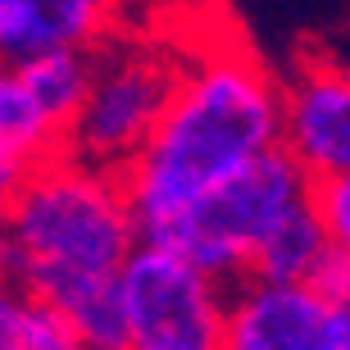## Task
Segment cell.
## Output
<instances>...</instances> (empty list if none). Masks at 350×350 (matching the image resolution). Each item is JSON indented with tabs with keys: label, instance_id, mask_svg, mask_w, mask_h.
Returning a JSON list of instances; mask_svg holds the SVG:
<instances>
[{
	"label": "cell",
	"instance_id": "4",
	"mask_svg": "<svg viewBox=\"0 0 350 350\" xmlns=\"http://www.w3.org/2000/svg\"><path fill=\"white\" fill-rule=\"evenodd\" d=\"M178 78L182 59L159 46H137V41L96 46V78L68 132V155L96 169L123 173L159 128Z\"/></svg>",
	"mask_w": 350,
	"mask_h": 350
},
{
	"label": "cell",
	"instance_id": "11",
	"mask_svg": "<svg viewBox=\"0 0 350 350\" xmlns=\"http://www.w3.org/2000/svg\"><path fill=\"white\" fill-rule=\"evenodd\" d=\"M0 350H87L78 323L55 300L5 286L0 300Z\"/></svg>",
	"mask_w": 350,
	"mask_h": 350
},
{
	"label": "cell",
	"instance_id": "1",
	"mask_svg": "<svg viewBox=\"0 0 350 350\" xmlns=\"http://www.w3.org/2000/svg\"><path fill=\"white\" fill-rule=\"evenodd\" d=\"M282 118L286 87L273 82L246 46H214L182 59L178 91L159 128L123 169L142 237L282 146Z\"/></svg>",
	"mask_w": 350,
	"mask_h": 350
},
{
	"label": "cell",
	"instance_id": "10",
	"mask_svg": "<svg viewBox=\"0 0 350 350\" xmlns=\"http://www.w3.org/2000/svg\"><path fill=\"white\" fill-rule=\"evenodd\" d=\"M10 68L23 78L32 100L46 109V118L68 137L82 114V105H87L91 78H96V51H46V55H32V59L10 64Z\"/></svg>",
	"mask_w": 350,
	"mask_h": 350
},
{
	"label": "cell",
	"instance_id": "2",
	"mask_svg": "<svg viewBox=\"0 0 350 350\" xmlns=\"http://www.w3.org/2000/svg\"><path fill=\"white\" fill-rule=\"evenodd\" d=\"M142 246V223L123 173L55 155L5 196V286L73 310L91 291L118 282Z\"/></svg>",
	"mask_w": 350,
	"mask_h": 350
},
{
	"label": "cell",
	"instance_id": "3",
	"mask_svg": "<svg viewBox=\"0 0 350 350\" xmlns=\"http://www.w3.org/2000/svg\"><path fill=\"white\" fill-rule=\"evenodd\" d=\"M305 200H314V173L286 146H273L269 155L219 182L214 191H205L196 205H187L178 219H169L142 241L178 250L219 282L237 286L250 278L260 241Z\"/></svg>",
	"mask_w": 350,
	"mask_h": 350
},
{
	"label": "cell",
	"instance_id": "12",
	"mask_svg": "<svg viewBox=\"0 0 350 350\" xmlns=\"http://www.w3.org/2000/svg\"><path fill=\"white\" fill-rule=\"evenodd\" d=\"M314 205L327 223V237L337 250H350V173L314 182Z\"/></svg>",
	"mask_w": 350,
	"mask_h": 350
},
{
	"label": "cell",
	"instance_id": "5",
	"mask_svg": "<svg viewBox=\"0 0 350 350\" xmlns=\"http://www.w3.org/2000/svg\"><path fill=\"white\" fill-rule=\"evenodd\" d=\"M128 350H228L232 286L187 255L142 241L123 264Z\"/></svg>",
	"mask_w": 350,
	"mask_h": 350
},
{
	"label": "cell",
	"instance_id": "13",
	"mask_svg": "<svg viewBox=\"0 0 350 350\" xmlns=\"http://www.w3.org/2000/svg\"><path fill=\"white\" fill-rule=\"evenodd\" d=\"M319 291H323L327 300H337L341 310H350V250H327V260L314 269V278H310Z\"/></svg>",
	"mask_w": 350,
	"mask_h": 350
},
{
	"label": "cell",
	"instance_id": "6",
	"mask_svg": "<svg viewBox=\"0 0 350 350\" xmlns=\"http://www.w3.org/2000/svg\"><path fill=\"white\" fill-rule=\"evenodd\" d=\"M228 350H350V310L314 282L246 278L232 286Z\"/></svg>",
	"mask_w": 350,
	"mask_h": 350
},
{
	"label": "cell",
	"instance_id": "8",
	"mask_svg": "<svg viewBox=\"0 0 350 350\" xmlns=\"http://www.w3.org/2000/svg\"><path fill=\"white\" fill-rule=\"evenodd\" d=\"M118 0H0V55L23 64L46 51H96Z\"/></svg>",
	"mask_w": 350,
	"mask_h": 350
},
{
	"label": "cell",
	"instance_id": "9",
	"mask_svg": "<svg viewBox=\"0 0 350 350\" xmlns=\"http://www.w3.org/2000/svg\"><path fill=\"white\" fill-rule=\"evenodd\" d=\"M332 237L314 200L291 209L278 228L260 241L255 260H250V278H269V282H310L314 269L327 260Z\"/></svg>",
	"mask_w": 350,
	"mask_h": 350
},
{
	"label": "cell",
	"instance_id": "7",
	"mask_svg": "<svg viewBox=\"0 0 350 350\" xmlns=\"http://www.w3.org/2000/svg\"><path fill=\"white\" fill-rule=\"evenodd\" d=\"M282 146L314 182L350 173V68L314 64L286 87Z\"/></svg>",
	"mask_w": 350,
	"mask_h": 350
}]
</instances>
